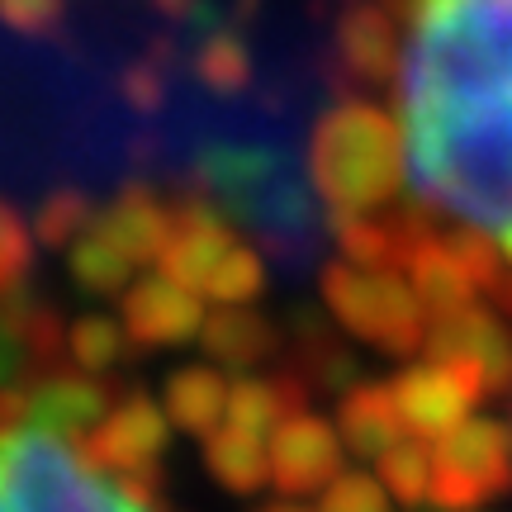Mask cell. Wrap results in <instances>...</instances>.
Instances as JSON below:
<instances>
[{
	"label": "cell",
	"mask_w": 512,
	"mask_h": 512,
	"mask_svg": "<svg viewBox=\"0 0 512 512\" xmlns=\"http://www.w3.org/2000/svg\"><path fill=\"white\" fill-rule=\"evenodd\" d=\"M399 128L413 195L494 238L512 266V105L422 100L399 105Z\"/></svg>",
	"instance_id": "1"
},
{
	"label": "cell",
	"mask_w": 512,
	"mask_h": 512,
	"mask_svg": "<svg viewBox=\"0 0 512 512\" xmlns=\"http://www.w3.org/2000/svg\"><path fill=\"white\" fill-rule=\"evenodd\" d=\"M399 105L494 100L512 105V0H408Z\"/></svg>",
	"instance_id": "2"
},
{
	"label": "cell",
	"mask_w": 512,
	"mask_h": 512,
	"mask_svg": "<svg viewBox=\"0 0 512 512\" xmlns=\"http://www.w3.org/2000/svg\"><path fill=\"white\" fill-rule=\"evenodd\" d=\"M403 166L399 119L370 100H347L328 110L309 133V185L328 214H380L394 209Z\"/></svg>",
	"instance_id": "3"
},
{
	"label": "cell",
	"mask_w": 512,
	"mask_h": 512,
	"mask_svg": "<svg viewBox=\"0 0 512 512\" xmlns=\"http://www.w3.org/2000/svg\"><path fill=\"white\" fill-rule=\"evenodd\" d=\"M0 489L15 512H157L91 470L72 441L19 427L0 441Z\"/></svg>",
	"instance_id": "4"
},
{
	"label": "cell",
	"mask_w": 512,
	"mask_h": 512,
	"mask_svg": "<svg viewBox=\"0 0 512 512\" xmlns=\"http://www.w3.org/2000/svg\"><path fill=\"white\" fill-rule=\"evenodd\" d=\"M323 304L342 332L361 337L384 356H413L427 337V313L399 271H366L351 261H332L323 271Z\"/></svg>",
	"instance_id": "5"
},
{
	"label": "cell",
	"mask_w": 512,
	"mask_h": 512,
	"mask_svg": "<svg viewBox=\"0 0 512 512\" xmlns=\"http://www.w3.org/2000/svg\"><path fill=\"white\" fill-rule=\"evenodd\" d=\"M171 441L166 408L152 394L133 389L110 408V418L95 427L91 437L76 441V456L105 479H114L128 498L157 508V479H162V456Z\"/></svg>",
	"instance_id": "6"
},
{
	"label": "cell",
	"mask_w": 512,
	"mask_h": 512,
	"mask_svg": "<svg viewBox=\"0 0 512 512\" xmlns=\"http://www.w3.org/2000/svg\"><path fill=\"white\" fill-rule=\"evenodd\" d=\"M512 489V432L498 418L460 422L432 446V512H479Z\"/></svg>",
	"instance_id": "7"
},
{
	"label": "cell",
	"mask_w": 512,
	"mask_h": 512,
	"mask_svg": "<svg viewBox=\"0 0 512 512\" xmlns=\"http://www.w3.org/2000/svg\"><path fill=\"white\" fill-rule=\"evenodd\" d=\"M389 399L399 408L408 441L437 446L460 422L475 418V403L484 399V375L460 361H418L389 380Z\"/></svg>",
	"instance_id": "8"
},
{
	"label": "cell",
	"mask_w": 512,
	"mask_h": 512,
	"mask_svg": "<svg viewBox=\"0 0 512 512\" xmlns=\"http://www.w3.org/2000/svg\"><path fill=\"white\" fill-rule=\"evenodd\" d=\"M238 247V228L209 195H181L171 204V238L157 256V275L190 294H204L209 275Z\"/></svg>",
	"instance_id": "9"
},
{
	"label": "cell",
	"mask_w": 512,
	"mask_h": 512,
	"mask_svg": "<svg viewBox=\"0 0 512 512\" xmlns=\"http://www.w3.org/2000/svg\"><path fill=\"white\" fill-rule=\"evenodd\" d=\"M271 456V484L280 494L299 503V498L323 494L328 484L347 475V446L337 437V427L318 413H294V418L280 422V432L266 446Z\"/></svg>",
	"instance_id": "10"
},
{
	"label": "cell",
	"mask_w": 512,
	"mask_h": 512,
	"mask_svg": "<svg viewBox=\"0 0 512 512\" xmlns=\"http://www.w3.org/2000/svg\"><path fill=\"white\" fill-rule=\"evenodd\" d=\"M427 361H460L484 375V394H503L512 389V332L498 323L489 304H470L460 313L432 318L427 337H422Z\"/></svg>",
	"instance_id": "11"
},
{
	"label": "cell",
	"mask_w": 512,
	"mask_h": 512,
	"mask_svg": "<svg viewBox=\"0 0 512 512\" xmlns=\"http://www.w3.org/2000/svg\"><path fill=\"white\" fill-rule=\"evenodd\" d=\"M24 399H29V427L48 432V437H62V441H81L91 437L100 422L110 418L114 389L95 375H81V370H48L38 380L24 384Z\"/></svg>",
	"instance_id": "12"
},
{
	"label": "cell",
	"mask_w": 512,
	"mask_h": 512,
	"mask_svg": "<svg viewBox=\"0 0 512 512\" xmlns=\"http://www.w3.org/2000/svg\"><path fill=\"white\" fill-rule=\"evenodd\" d=\"M332 43H337V62L342 72L356 81V86H394L399 81V29L389 10H380L375 0H351L337 15V29H332Z\"/></svg>",
	"instance_id": "13"
},
{
	"label": "cell",
	"mask_w": 512,
	"mask_h": 512,
	"mask_svg": "<svg viewBox=\"0 0 512 512\" xmlns=\"http://www.w3.org/2000/svg\"><path fill=\"white\" fill-rule=\"evenodd\" d=\"M204 328V299L171 285L162 275H147L124 290V332L138 347H185Z\"/></svg>",
	"instance_id": "14"
},
{
	"label": "cell",
	"mask_w": 512,
	"mask_h": 512,
	"mask_svg": "<svg viewBox=\"0 0 512 512\" xmlns=\"http://www.w3.org/2000/svg\"><path fill=\"white\" fill-rule=\"evenodd\" d=\"M95 233L110 242L128 266H147V261L162 256L166 238H171V204L147 185H128L100 209Z\"/></svg>",
	"instance_id": "15"
},
{
	"label": "cell",
	"mask_w": 512,
	"mask_h": 512,
	"mask_svg": "<svg viewBox=\"0 0 512 512\" xmlns=\"http://www.w3.org/2000/svg\"><path fill=\"white\" fill-rule=\"evenodd\" d=\"M0 323L15 332L29 380L48 375V370H62V361H67V328H72V323H62V313H57L48 299L29 294V285L15 294H5V299H0Z\"/></svg>",
	"instance_id": "16"
},
{
	"label": "cell",
	"mask_w": 512,
	"mask_h": 512,
	"mask_svg": "<svg viewBox=\"0 0 512 512\" xmlns=\"http://www.w3.org/2000/svg\"><path fill=\"white\" fill-rule=\"evenodd\" d=\"M228 389H233V380H228L219 366L171 370L166 394H162L166 422H171L176 432H185V437L209 441L223 427V418H228Z\"/></svg>",
	"instance_id": "17"
},
{
	"label": "cell",
	"mask_w": 512,
	"mask_h": 512,
	"mask_svg": "<svg viewBox=\"0 0 512 512\" xmlns=\"http://www.w3.org/2000/svg\"><path fill=\"white\" fill-rule=\"evenodd\" d=\"M337 437L347 446V456L356 460H380L384 451L408 441L399 408L389 399V384H356L351 394H342V403H337Z\"/></svg>",
	"instance_id": "18"
},
{
	"label": "cell",
	"mask_w": 512,
	"mask_h": 512,
	"mask_svg": "<svg viewBox=\"0 0 512 512\" xmlns=\"http://www.w3.org/2000/svg\"><path fill=\"white\" fill-rule=\"evenodd\" d=\"M200 347L219 370H252L256 361L280 351V332L266 313H256L252 304H238V309L204 313Z\"/></svg>",
	"instance_id": "19"
},
{
	"label": "cell",
	"mask_w": 512,
	"mask_h": 512,
	"mask_svg": "<svg viewBox=\"0 0 512 512\" xmlns=\"http://www.w3.org/2000/svg\"><path fill=\"white\" fill-rule=\"evenodd\" d=\"M309 389H323V394H351L361 384V366L342 342L337 332L318 318V313H299L294 318V347H290V366Z\"/></svg>",
	"instance_id": "20"
},
{
	"label": "cell",
	"mask_w": 512,
	"mask_h": 512,
	"mask_svg": "<svg viewBox=\"0 0 512 512\" xmlns=\"http://www.w3.org/2000/svg\"><path fill=\"white\" fill-rule=\"evenodd\" d=\"M403 280H408V290L418 294L422 313H427V323L432 318H446V313H460L479 304V290L470 285V275L456 266V256L446 247V238H427L418 252L403 261Z\"/></svg>",
	"instance_id": "21"
},
{
	"label": "cell",
	"mask_w": 512,
	"mask_h": 512,
	"mask_svg": "<svg viewBox=\"0 0 512 512\" xmlns=\"http://www.w3.org/2000/svg\"><path fill=\"white\" fill-rule=\"evenodd\" d=\"M204 470L219 479L228 494L252 498L271 484V456H266V441L242 437L233 427H219L214 437L204 441Z\"/></svg>",
	"instance_id": "22"
},
{
	"label": "cell",
	"mask_w": 512,
	"mask_h": 512,
	"mask_svg": "<svg viewBox=\"0 0 512 512\" xmlns=\"http://www.w3.org/2000/svg\"><path fill=\"white\" fill-rule=\"evenodd\" d=\"M285 418H294V408H290L285 384L275 380V375H242V380H233L223 427H233V432H242V437L266 441V437L280 432V422Z\"/></svg>",
	"instance_id": "23"
},
{
	"label": "cell",
	"mask_w": 512,
	"mask_h": 512,
	"mask_svg": "<svg viewBox=\"0 0 512 512\" xmlns=\"http://www.w3.org/2000/svg\"><path fill=\"white\" fill-rule=\"evenodd\" d=\"M190 72L200 76V86H209V91L238 95L252 86L256 57L238 29H209L195 43V53H190Z\"/></svg>",
	"instance_id": "24"
},
{
	"label": "cell",
	"mask_w": 512,
	"mask_h": 512,
	"mask_svg": "<svg viewBox=\"0 0 512 512\" xmlns=\"http://www.w3.org/2000/svg\"><path fill=\"white\" fill-rule=\"evenodd\" d=\"M95 219H100V209L81 185H57L34 204L29 228H34V242H43V247H72L76 238L91 233Z\"/></svg>",
	"instance_id": "25"
},
{
	"label": "cell",
	"mask_w": 512,
	"mask_h": 512,
	"mask_svg": "<svg viewBox=\"0 0 512 512\" xmlns=\"http://www.w3.org/2000/svg\"><path fill=\"white\" fill-rule=\"evenodd\" d=\"M375 479L384 484V494L394 498V508H408V512L427 508V494H432V446L399 441L394 451H384L375 460Z\"/></svg>",
	"instance_id": "26"
},
{
	"label": "cell",
	"mask_w": 512,
	"mask_h": 512,
	"mask_svg": "<svg viewBox=\"0 0 512 512\" xmlns=\"http://www.w3.org/2000/svg\"><path fill=\"white\" fill-rule=\"evenodd\" d=\"M128 356V332L105 313H86L67 328V361L81 375H105Z\"/></svg>",
	"instance_id": "27"
},
{
	"label": "cell",
	"mask_w": 512,
	"mask_h": 512,
	"mask_svg": "<svg viewBox=\"0 0 512 512\" xmlns=\"http://www.w3.org/2000/svg\"><path fill=\"white\" fill-rule=\"evenodd\" d=\"M67 266H72V280L81 285L86 294H100V299H110V294H124L128 280H133V266H128L124 256L114 252L110 242L100 238V233H86V238H76L67 247Z\"/></svg>",
	"instance_id": "28"
},
{
	"label": "cell",
	"mask_w": 512,
	"mask_h": 512,
	"mask_svg": "<svg viewBox=\"0 0 512 512\" xmlns=\"http://www.w3.org/2000/svg\"><path fill=\"white\" fill-rule=\"evenodd\" d=\"M441 238H446L451 256H456V266L470 275V285H475L479 294L503 290V280H508L512 271H508V256L498 252L494 238H484V233H475V228H446Z\"/></svg>",
	"instance_id": "29"
},
{
	"label": "cell",
	"mask_w": 512,
	"mask_h": 512,
	"mask_svg": "<svg viewBox=\"0 0 512 512\" xmlns=\"http://www.w3.org/2000/svg\"><path fill=\"white\" fill-rule=\"evenodd\" d=\"M266 290V266H261V256L252 247H233V252L223 256V266L209 275V285H204L200 299L209 304H219V309H238V304H252L256 294Z\"/></svg>",
	"instance_id": "30"
},
{
	"label": "cell",
	"mask_w": 512,
	"mask_h": 512,
	"mask_svg": "<svg viewBox=\"0 0 512 512\" xmlns=\"http://www.w3.org/2000/svg\"><path fill=\"white\" fill-rule=\"evenodd\" d=\"M114 91H119V100H124L133 114L162 110V100H166V43L147 48L143 57H133L124 72H119Z\"/></svg>",
	"instance_id": "31"
},
{
	"label": "cell",
	"mask_w": 512,
	"mask_h": 512,
	"mask_svg": "<svg viewBox=\"0 0 512 512\" xmlns=\"http://www.w3.org/2000/svg\"><path fill=\"white\" fill-rule=\"evenodd\" d=\"M29 271H34V228L15 204L0 200V299L24 290Z\"/></svg>",
	"instance_id": "32"
},
{
	"label": "cell",
	"mask_w": 512,
	"mask_h": 512,
	"mask_svg": "<svg viewBox=\"0 0 512 512\" xmlns=\"http://www.w3.org/2000/svg\"><path fill=\"white\" fill-rule=\"evenodd\" d=\"M318 512H399L394 498L384 494V484L366 470H347V475L328 484L318 498Z\"/></svg>",
	"instance_id": "33"
},
{
	"label": "cell",
	"mask_w": 512,
	"mask_h": 512,
	"mask_svg": "<svg viewBox=\"0 0 512 512\" xmlns=\"http://www.w3.org/2000/svg\"><path fill=\"white\" fill-rule=\"evenodd\" d=\"M67 19V0H0V24L19 38H53Z\"/></svg>",
	"instance_id": "34"
},
{
	"label": "cell",
	"mask_w": 512,
	"mask_h": 512,
	"mask_svg": "<svg viewBox=\"0 0 512 512\" xmlns=\"http://www.w3.org/2000/svg\"><path fill=\"white\" fill-rule=\"evenodd\" d=\"M19 427H29V399H24V384H0V441L15 437Z\"/></svg>",
	"instance_id": "35"
},
{
	"label": "cell",
	"mask_w": 512,
	"mask_h": 512,
	"mask_svg": "<svg viewBox=\"0 0 512 512\" xmlns=\"http://www.w3.org/2000/svg\"><path fill=\"white\" fill-rule=\"evenodd\" d=\"M24 375V351H19V342H15V332L0 323V384H10V380H19Z\"/></svg>",
	"instance_id": "36"
},
{
	"label": "cell",
	"mask_w": 512,
	"mask_h": 512,
	"mask_svg": "<svg viewBox=\"0 0 512 512\" xmlns=\"http://www.w3.org/2000/svg\"><path fill=\"white\" fill-rule=\"evenodd\" d=\"M152 5H157L166 19H204L200 0H152Z\"/></svg>",
	"instance_id": "37"
},
{
	"label": "cell",
	"mask_w": 512,
	"mask_h": 512,
	"mask_svg": "<svg viewBox=\"0 0 512 512\" xmlns=\"http://www.w3.org/2000/svg\"><path fill=\"white\" fill-rule=\"evenodd\" d=\"M261 512H309V508H299V503H266Z\"/></svg>",
	"instance_id": "38"
},
{
	"label": "cell",
	"mask_w": 512,
	"mask_h": 512,
	"mask_svg": "<svg viewBox=\"0 0 512 512\" xmlns=\"http://www.w3.org/2000/svg\"><path fill=\"white\" fill-rule=\"evenodd\" d=\"M494 299H503V304H508V309H512V275H508V280H503V290H498Z\"/></svg>",
	"instance_id": "39"
},
{
	"label": "cell",
	"mask_w": 512,
	"mask_h": 512,
	"mask_svg": "<svg viewBox=\"0 0 512 512\" xmlns=\"http://www.w3.org/2000/svg\"><path fill=\"white\" fill-rule=\"evenodd\" d=\"M0 512H15L10 508V498H5V489H0Z\"/></svg>",
	"instance_id": "40"
}]
</instances>
